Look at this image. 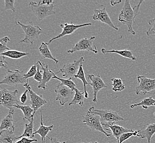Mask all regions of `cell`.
<instances>
[{
  "instance_id": "cell-40",
  "label": "cell",
  "mask_w": 155,
  "mask_h": 143,
  "mask_svg": "<svg viewBox=\"0 0 155 143\" xmlns=\"http://www.w3.org/2000/svg\"><path fill=\"white\" fill-rule=\"evenodd\" d=\"M28 93V90L26 89L24 91V93L20 97V101L22 104H24L27 101L28 97H27V94Z\"/></svg>"
},
{
  "instance_id": "cell-38",
  "label": "cell",
  "mask_w": 155,
  "mask_h": 143,
  "mask_svg": "<svg viewBox=\"0 0 155 143\" xmlns=\"http://www.w3.org/2000/svg\"><path fill=\"white\" fill-rule=\"evenodd\" d=\"M37 141H38L37 139H29L28 138H21V140L17 141L15 143H32L33 142L36 143Z\"/></svg>"
},
{
  "instance_id": "cell-18",
  "label": "cell",
  "mask_w": 155,
  "mask_h": 143,
  "mask_svg": "<svg viewBox=\"0 0 155 143\" xmlns=\"http://www.w3.org/2000/svg\"><path fill=\"white\" fill-rule=\"evenodd\" d=\"M40 113H41V125L39 127V129L36 131H34V135H35V134H39L41 138V143H46L45 138L47 137V135L50 131H52L54 125H51L48 127H46L44 125L42 111L40 110Z\"/></svg>"
},
{
  "instance_id": "cell-29",
  "label": "cell",
  "mask_w": 155,
  "mask_h": 143,
  "mask_svg": "<svg viewBox=\"0 0 155 143\" xmlns=\"http://www.w3.org/2000/svg\"><path fill=\"white\" fill-rule=\"evenodd\" d=\"M155 104V100L152 98V97H150L149 98H146L143 99L142 101L140 102L138 104H134L131 105L130 107L131 108H133L137 106H142L144 109H147L148 107L154 106Z\"/></svg>"
},
{
  "instance_id": "cell-37",
  "label": "cell",
  "mask_w": 155,
  "mask_h": 143,
  "mask_svg": "<svg viewBox=\"0 0 155 143\" xmlns=\"http://www.w3.org/2000/svg\"><path fill=\"white\" fill-rule=\"evenodd\" d=\"M5 7V10H12L13 12H15V0H4Z\"/></svg>"
},
{
  "instance_id": "cell-8",
  "label": "cell",
  "mask_w": 155,
  "mask_h": 143,
  "mask_svg": "<svg viewBox=\"0 0 155 143\" xmlns=\"http://www.w3.org/2000/svg\"><path fill=\"white\" fill-rule=\"evenodd\" d=\"M83 122L91 129L101 132L104 135H106L107 137H110L111 136L110 134L106 131L104 127H102L100 117L98 115L90 113L89 111H87L85 116L83 117Z\"/></svg>"
},
{
  "instance_id": "cell-17",
  "label": "cell",
  "mask_w": 155,
  "mask_h": 143,
  "mask_svg": "<svg viewBox=\"0 0 155 143\" xmlns=\"http://www.w3.org/2000/svg\"><path fill=\"white\" fill-rule=\"evenodd\" d=\"M104 130L110 131H112L114 137L116 139L117 141L119 140V138L122 134L129 133V132H134V131L132 129H129L127 128H124L122 126L116 125H107L104 126Z\"/></svg>"
},
{
  "instance_id": "cell-1",
  "label": "cell",
  "mask_w": 155,
  "mask_h": 143,
  "mask_svg": "<svg viewBox=\"0 0 155 143\" xmlns=\"http://www.w3.org/2000/svg\"><path fill=\"white\" fill-rule=\"evenodd\" d=\"M138 14L132 8L130 1L125 0L124 5L119 14L118 21L122 24L127 25L128 28V32L132 35H135L136 33L133 28L135 22V18Z\"/></svg>"
},
{
  "instance_id": "cell-13",
  "label": "cell",
  "mask_w": 155,
  "mask_h": 143,
  "mask_svg": "<svg viewBox=\"0 0 155 143\" xmlns=\"http://www.w3.org/2000/svg\"><path fill=\"white\" fill-rule=\"evenodd\" d=\"M88 79L91 81V83H90L93 90V101L96 102L97 101V92L104 88H108V87L104 83L103 79H102L100 75H88Z\"/></svg>"
},
{
  "instance_id": "cell-9",
  "label": "cell",
  "mask_w": 155,
  "mask_h": 143,
  "mask_svg": "<svg viewBox=\"0 0 155 143\" xmlns=\"http://www.w3.org/2000/svg\"><path fill=\"white\" fill-rule=\"evenodd\" d=\"M95 38V36H93L89 39L83 38L81 39L77 43L73 46L71 50L67 51V52L69 54H73L77 51H87L93 52L96 54H97L98 51L96 46H95L94 48L93 46V42Z\"/></svg>"
},
{
  "instance_id": "cell-44",
  "label": "cell",
  "mask_w": 155,
  "mask_h": 143,
  "mask_svg": "<svg viewBox=\"0 0 155 143\" xmlns=\"http://www.w3.org/2000/svg\"><path fill=\"white\" fill-rule=\"evenodd\" d=\"M154 106H155V104L154 105Z\"/></svg>"
},
{
  "instance_id": "cell-19",
  "label": "cell",
  "mask_w": 155,
  "mask_h": 143,
  "mask_svg": "<svg viewBox=\"0 0 155 143\" xmlns=\"http://www.w3.org/2000/svg\"><path fill=\"white\" fill-rule=\"evenodd\" d=\"M155 133V123H152L147 125L146 128L144 130L139 131L137 137L142 139H146L147 140V143H151V140Z\"/></svg>"
},
{
  "instance_id": "cell-24",
  "label": "cell",
  "mask_w": 155,
  "mask_h": 143,
  "mask_svg": "<svg viewBox=\"0 0 155 143\" xmlns=\"http://www.w3.org/2000/svg\"><path fill=\"white\" fill-rule=\"evenodd\" d=\"M101 52L102 54H106L107 53H114V54H118L120 56L127 58L129 59L135 61L137 60L136 57L134 56L133 52L131 51L127 50H106L105 48H102Z\"/></svg>"
},
{
  "instance_id": "cell-12",
  "label": "cell",
  "mask_w": 155,
  "mask_h": 143,
  "mask_svg": "<svg viewBox=\"0 0 155 143\" xmlns=\"http://www.w3.org/2000/svg\"><path fill=\"white\" fill-rule=\"evenodd\" d=\"M55 92L56 94V100L60 102L62 106H64L66 102H68L73 95V91L72 90L62 83L57 85Z\"/></svg>"
},
{
  "instance_id": "cell-4",
  "label": "cell",
  "mask_w": 155,
  "mask_h": 143,
  "mask_svg": "<svg viewBox=\"0 0 155 143\" xmlns=\"http://www.w3.org/2000/svg\"><path fill=\"white\" fill-rule=\"evenodd\" d=\"M18 90L10 91L6 88L1 89L0 91V104L9 109L10 112L15 113V106L18 104Z\"/></svg>"
},
{
  "instance_id": "cell-15",
  "label": "cell",
  "mask_w": 155,
  "mask_h": 143,
  "mask_svg": "<svg viewBox=\"0 0 155 143\" xmlns=\"http://www.w3.org/2000/svg\"><path fill=\"white\" fill-rule=\"evenodd\" d=\"M93 19L95 21H100L102 23L107 24L109 27L114 28L115 30H119V29L115 26V25L111 21L110 17L107 12L106 8H104L102 9H95Z\"/></svg>"
},
{
  "instance_id": "cell-39",
  "label": "cell",
  "mask_w": 155,
  "mask_h": 143,
  "mask_svg": "<svg viewBox=\"0 0 155 143\" xmlns=\"http://www.w3.org/2000/svg\"><path fill=\"white\" fill-rule=\"evenodd\" d=\"M5 57H6L0 55V67L1 68H7V62H6Z\"/></svg>"
},
{
  "instance_id": "cell-22",
  "label": "cell",
  "mask_w": 155,
  "mask_h": 143,
  "mask_svg": "<svg viewBox=\"0 0 155 143\" xmlns=\"http://www.w3.org/2000/svg\"><path fill=\"white\" fill-rule=\"evenodd\" d=\"M48 43H46L44 42H42L40 46L39 47V51H40V54H41L44 58H48L52 60L56 64H58L59 61L53 56L48 46Z\"/></svg>"
},
{
  "instance_id": "cell-6",
  "label": "cell",
  "mask_w": 155,
  "mask_h": 143,
  "mask_svg": "<svg viewBox=\"0 0 155 143\" xmlns=\"http://www.w3.org/2000/svg\"><path fill=\"white\" fill-rule=\"evenodd\" d=\"M29 6L36 18L40 22L42 21L48 16L56 14V12L54 11V5L53 4L48 6L30 1Z\"/></svg>"
},
{
  "instance_id": "cell-23",
  "label": "cell",
  "mask_w": 155,
  "mask_h": 143,
  "mask_svg": "<svg viewBox=\"0 0 155 143\" xmlns=\"http://www.w3.org/2000/svg\"><path fill=\"white\" fill-rule=\"evenodd\" d=\"M15 108H18L21 110L24 115V119L27 120L28 121H29V122H31V121L33 119H34V110L32 107L30 106H22L20 105H17L15 106Z\"/></svg>"
},
{
  "instance_id": "cell-32",
  "label": "cell",
  "mask_w": 155,
  "mask_h": 143,
  "mask_svg": "<svg viewBox=\"0 0 155 143\" xmlns=\"http://www.w3.org/2000/svg\"><path fill=\"white\" fill-rule=\"evenodd\" d=\"M10 41V39L8 36H5L0 40V54H3L6 51L10 50L9 48L7 46V44Z\"/></svg>"
},
{
  "instance_id": "cell-10",
  "label": "cell",
  "mask_w": 155,
  "mask_h": 143,
  "mask_svg": "<svg viewBox=\"0 0 155 143\" xmlns=\"http://www.w3.org/2000/svg\"><path fill=\"white\" fill-rule=\"evenodd\" d=\"M84 58L83 57H81L79 59L74 61L73 62L64 65L62 68L60 69L57 73L62 72L63 77H74L77 75L79 68L81 64L84 62Z\"/></svg>"
},
{
  "instance_id": "cell-2",
  "label": "cell",
  "mask_w": 155,
  "mask_h": 143,
  "mask_svg": "<svg viewBox=\"0 0 155 143\" xmlns=\"http://www.w3.org/2000/svg\"><path fill=\"white\" fill-rule=\"evenodd\" d=\"M90 113L98 115L100 117L101 122L103 127L107 125H112L116 122L123 121L124 118L119 116L117 112L108 110H97L95 107L90 108L87 111Z\"/></svg>"
},
{
  "instance_id": "cell-14",
  "label": "cell",
  "mask_w": 155,
  "mask_h": 143,
  "mask_svg": "<svg viewBox=\"0 0 155 143\" xmlns=\"http://www.w3.org/2000/svg\"><path fill=\"white\" fill-rule=\"evenodd\" d=\"M92 25L91 23H86V24H80V25H77V24H74L73 23L71 24H68V23H65L64 24H61L60 27L61 28H62L63 31L62 33L60 34L59 35L54 37L52 38L51 40L48 42V44L51 43V42H53L54 40H57L58 39H60L61 38H62L63 36L66 35H71L73 33L75 32L76 30L81 28V27H86V26H91Z\"/></svg>"
},
{
  "instance_id": "cell-36",
  "label": "cell",
  "mask_w": 155,
  "mask_h": 143,
  "mask_svg": "<svg viewBox=\"0 0 155 143\" xmlns=\"http://www.w3.org/2000/svg\"><path fill=\"white\" fill-rule=\"evenodd\" d=\"M149 29L146 32L147 36L155 35V17L149 21Z\"/></svg>"
},
{
  "instance_id": "cell-41",
  "label": "cell",
  "mask_w": 155,
  "mask_h": 143,
  "mask_svg": "<svg viewBox=\"0 0 155 143\" xmlns=\"http://www.w3.org/2000/svg\"><path fill=\"white\" fill-rule=\"evenodd\" d=\"M39 3L40 5L50 6L54 3V1L52 0H42V1H39Z\"/></svg>"
},
{
  "instance_id": "cell-21",
  "label": "cell",
  "mask_w": 155,
  "mask_h": 143,
  "mask_svg": "<svg viewBox=\"0 0 155 143\" xmlns=\"http://www.w3.org/2000/svg\"><path fill=\"white\" fill-rule=\"evenodd\" d=\"M17 137L14 131L3 130L0 131V141L1 143H15L17 141Z\"/></svg>"
},
{
  "instance_id": "cell-34",
  "label": "cell",
  "mask_w": 155,
  "mask_h": 143,
  "mask_svg": "<svg viewBox=\"0 0 155 143\" xmlns=\"http://www.w3.org/2000/svg\"><path fill=\"white\" fill-rule=\"evenodd\" d=\"M36 64H37V73L35 75L34 77V79L35 81L39 82L40 84L41 82L43 79V74L42 73L43 70L42 69L41 67L39 65V63L37 62Z\"/></svg>"
},
{
  "instance_id": "cell-11",
  "label": "cell",
  "mask_w": 155,
  "mask_h": 143,
  "mask_svg": "<svg viewBox=\"0 0 155 143\" xmlns=\"http://www.w3.org/2000/svg\"><path fill=\"white\" fill-rule=\"evenodd\" d=\"M26 89L28 90V93L30 95V104L31 107L34 110V116L36 113V111L39 110L40 107L47 104V101L42 98V95H39L33 91L29 83V81H27V83L23 85Z\"/></svg>"
},
{
  "instance_id": "cell-27",
  "label": "cell",
  "mask_w": 155,
  "mask_h": 143,
  "mask_svg": "<svg viewBox=\"0 0 155 143\" xmlns=\"http://www.w3.org/2000/svg\"><path fill=\"white\" fill-rule=\"evenodd\" d=\"M29 55V54L27 52H23L21 51L11 50L9 51H6L3 54H0L1 56H3L6 57H8L9 58L15 59V60L20 59L21 58L28 56Z\"/></svg>"
},
{
  "instance_id": "cell-26",
  "label": "cell",
  "mask_w": 155,
  "mask_h": 143,
  "mask_svg": "<svg viewBox=\"0 0 155 143\" xmlns=\"http://www.w3.org/2000/svg\"><path fill=\"white\" fill-rule=\"evenodd\" d=\"M75 78H78L79 79H81V81H82L84 85V93H85V98H89V94L88 92L87 91V85H89L90 83H89L87 81L86 78H85V73H84V71L83 67V64H81V67L79 69V71L78 72L77 75H76L74 77Z\"/></svg>"
},
{
  "instance_id": "cell-25",
  "label": "cell",
  "mask_w": 155,
  "mask_h": 143,
  "mask_svg": "<svg viewBox=\"0 0 155 143\" xmlns=\"http://www.w3.org/2000/svg\"><path fill=\"white\" fill-rule=\"evenodd\" d=\"M75 95L72 101L69 102V106H73L74 105H79L81 107H83L84 105V100L85 98V93L81 90L75 88Z\"/></svg>"
},
{
  "instance_id": "cell-3",
  "label": "cell",
  "mask_w": 155,
  "mask_h": 143,
  "mask_svg": "<svg viewBox=\"0 0 155 143\" xmlns=\"http://www.w3.org/2000/svg\"><path fill=\"white\" fill-rule=\"evenodd\" d=\"M15 24L20 25L25 33V38L21 39L20 42L27 44L30 43L31 44H33L42 33V30L40 27L34 25L33 22H30L29 24L25 25L21 23L19 21H16Z\"/></svg>"
},
{
  "instance_id": "cell-16",
  "label": "cell",
  "mask_w": 155,
  "mask_h": 143,
  "mask_svg": "<svg viewBox=\"0 0 155 143\" xmlns=\"http://www.w3.org/2000/svg\"><path fill=\"white\" fill-rule=\"evenodd\" d=\"M38 62L39 63V65L41 67L42 69L43 70V79L41 82L39 84L38 88L45 90L46 84L50 81L51 78H53L54 76L57 74V73H54L52 70L49 69L48 65H46L44 63H42L41 61H39Z\"/></svg>"
},
{
  "instance_id": "cell-5",
  "label": "cell",
  "mask_w": 155,
  "mask_h": 143,
  "mask_svg": "<svg viewBox=\"0 0 155 143\" xmlns=\"http://www.w3.org/2000/svg\"><path fill=\"white\" fill-rule=\"evenodd\" d=\"M139 85L135 88V94L139 95L140 93L144 95L149 94H155V79H150L143 75H139L137 78Z\"/></svg>"
},
{
  "instance_id": "cell-20",
  "label": "cell",
  "mask_w": 155,
  "mask_h": 143,
  "mask_svg": "<svg viewBox=\"0 0 155 143\" xmlns=\"http://www.w3.org/2000/svg\"><path fill=\"white\" fill-rule=\"evenodd\" d=\"M13 115L14 113L9 112L8 115L2 119L0 127V131L3 130L15 131V126L13 125Z\"/></svg>"
},
{
  "instance_id": "cell-7",
  "label": "cell",
  "mask_w": 155,
  "mask_h": 143,
  "mask_svg": "<svg viewBox=\"0 0 155 143\" xmlns=\"http://www.w3.org/2000/svg\"><path fill=\"white\" fill-rule=\"evenodd\" d=\"M24 73L18 69L15 71L8 70L6 73L5 77L1 81V84H6L9 86H15L18 84L26 83L27 81L24 78Z\"/></svg>"
},
{
  "instance_id": "cell-43",
  "label": "cell",
  "mask_w": 155,
  "mask_h": 143,
  "mask_svg": "<svg viewBox=\"0 0 155 143\" xmlns=\"http://www.w3.org/2000/svg\"><path fill=\"white\" fill-rule=\"evenodd\" d=\"M95 143H97V142H95Z\"/></svg>"
},
{
  "instance_id": "cell-42",
  "label": "cell",
  "mask_w": 155,
  "mask_h": 143,
  "mask_svg": "<svg viewBox=\"0 0 155 143\" xmlns=\"http://www.w3.org/2000/svg\"><path fill=\"white\" fill-rule=\"evenodd\" d=\"M48 139L50 140V143H66V141H63V142H60L59 140L57 139L56 138H50L47 137Z\"/></svg>"
},
{
  "instance_id": "cell-35",
  "label": "cell",
  "mask_w": 155,
  "mask_h": 143,
  "mask_svg": "<svg viewBox=\"0 0 155 143\" xmlns=\"http://www.w3.org/2000/svg\"><path fill=\"white\" fill-rule=\"evenodd\" d=\"M37 73V64H35L30 67L29 71L24 75V78L25 79L28 80L29 78L34 77Z\"/></svg>"
},
{
  "instance_id": "cell-45",
  "label": "cell",
  "mask_w": 155,
  "mask_h": 143,
  "mask_svg": "<svg viewBox=\"0 0 155 143\" xmlns=\"http://www.w3.org/2000/svg\"></svg>"
},
{
  "instance_id": "cell-28",
  "label": "cell",
  "mask_w": 155,
  "mask_h": 143,
  "mask_svg": "<svg viewBox=\"0 0 155 143\" xmlns=\"http://www.w3.org/2000/svg\"><path fill=\"white\" fill-rule=\"evenodd\" d=\"M34 121L33 119L31 122H30L29 124H25V129H24V133L21 136L17 137V140L18 139L22 138H28L29 139H33L34 137Z\"/></svg>"
},
{
  "instance_id": "cell-30",
  "label": "cell",
  "mask_w": 155,
  "mask_h": 143,
  "mask_svg": "<svg viewBox=\"0 0 155 143\" xmlns=\"http://www.w3.org/2000/svg\"><path fill=\"white\" fill-rule=\"evenodd\" d=\"M111 81H112V90L114 92L122 91L125 89V85L123 84L122 79L112 78L111 79Z\"/></svg>"
},
{
  "instance_id": "cell-33",
  "label": "cell",
  "mask_w": 155,
  "mask_h": 143,
  "mask_svg": "<svg viewBox=\"0 0 155 143\" xmlns=\"http://www.w3.org/2000/svg\"><path fill=\"white\" fill-rule=\"evenodd\" d=\"M138 133H139V131H134V132L126 133L122 134L119 138V140L118 141V143H123L124 141H125L126 140H128L129 138H130L133 136L137 137Z\"/></svg>"
},
{
  "instance_id": "cell-31",
  "label": "cell",
  "mask_w": 155,
  "mask_h": 143,
  "mask_svg": "<svg viewBox=\"0 0 155 143\" xmlns=\"http://www.w3.org/2000/svg\"><path fill=\"white\" fill-rule=\"evenodd\" d=\"M53 79H58L61 81V83L63 85H65L66 87H68L69 88H70L73 91H75V87H76V84L73 82V81H72V78H70L68 79H62L58 77L56 75H55L53 77Z\"/></svg>"
}]
</instances>
